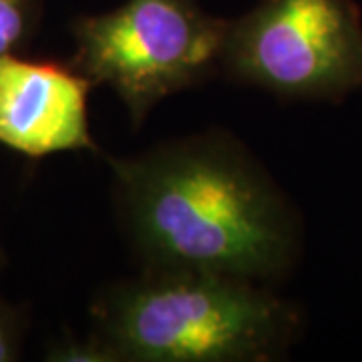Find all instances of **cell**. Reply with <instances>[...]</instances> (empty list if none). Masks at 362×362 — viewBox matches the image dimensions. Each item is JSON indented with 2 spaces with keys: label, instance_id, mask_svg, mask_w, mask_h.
<instances>
[{
  "label": "cell",
  "instance_id": "obj_7",
  "mask_svg": "<svg viewBox=\"0 0 362 362\" xmlns=\"http://www.w3.org/2000/svg\"><path fill=\"white\" fill-rule=\"evenodd\" d=\"M51 362H121L97 332L90 338H61L47 354Z\"/></svg>",
  "mask_w": 362,
  "mask_h": 362
},
{
  "label": "cell",
  "instance_id": "obj_3",
  "mask_svg": "<svg viewBox=\"0 0 362 362\" xmlns=\"http://www.w3.org/2000/svg\"><path fill=\"white\" fill-rule=\"evenodd\" d=\"M226 28L197 0H127L73 23L69 65L115 90L139 127L159 101L220 71Z\"/></svg>",
  "mask_w": 362,
  "mask_h": 362
},
{
  "label": "cell",
  "instance_id": "obj_6",
  "mask_svg": "<svg viewBox=\"0 0 362 362\" xmlns=\"http://www.w3.org/2000/svg\"><path fill=\"white\" fill-rule=\"evenodd\" d=\"M39 0H0V59L18 51L39 23Z\"/></svg>",
  "mask_w": 362,
  "mask_h": 362
},
{
  "label": "cell",
  "instance_id": "obj_9",
  "mask_svg": "<svg viewBox=\"0 0 362 362\" xmlns=\"http://www.w3.org/2000/svg\"><path fill=\"white\" fill-rule=\"evenodd\" d=\"M0 262H2V254H0Z\"/></svg>",
  "mask_w": 362,
  "mask_h": 362
},
{
  "label": "cell",
  "instance_id": "obj_5",
  "mask_svg": "<svg viewBox=\"0 0 362 362\" xmlns=\"http://www.w3.org/2000/svg\"><path fill=\"white\" fill-rule=\"evenodd\" d=\"M90 81L71 65L0 59V143L28 157L95 151L89 127Z\"/></svg>",
  "mask_w": 362,
  "mask_h": 362
},
{
  "label": "cell",
  "instance_id": "obj_1",
  "mask_svg": "<svg viewBox=\"0 0 362 362\" xmlns=\"http://www.w3.org/2000/svg\"><path fill=\"white\" fill-rule=\"evenodd\" d=\"M117 209L143 270H197L259 284L282 278L298 250L284 194L223 131L111 159Z\"/></svg>",
  "mask_w": 362,
  "mask_h": 362
},
{
  "label": "cell",
  "instance_id": "obj_2",
  "mask_svg": "<svg viewBox=\"0 0 362 362\" xmlns=\"http://www.w3.org/2000/svg\"><path fill=\"white\" fill-rule=\"evenodd\" d=\"M97 334L121 362H268L298 314L268 284L197 270H143L93 304Z\"/></svg>",
  "mask_w": 362,
  "mask_h": 362
},
{
  "label": "cell",
  "instance_id": "obj_4",
  "mask_svg": "<svg viewBox=\"0 0 362 362\" xmlns=\"http://www.w3.org/2000/svg\"><path fill=\"white\" fill-rule=\"evenodd\" d=\"M220 71L282 99L362 89V16L352 0H259L228 21Z\"/></svg>",
  "mask_w": 362,
  "mask_h": 362
},
{
  "label": "cell",
  "instance_id": "obj_8",
  "mask_svg": "<svg viewBox=\"0 0 362 362\" xmlns=\"http://www.w3.org/2000/svg\"><path fill=\"white\" fill-rule=\"evenodd\" d=\"M21 354V328L14 312L0 298V362H13Z\"/></svg>",
  "mask_w": 362,
  "mask_h": 362
}]
</instances>
